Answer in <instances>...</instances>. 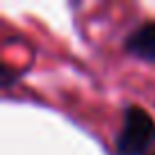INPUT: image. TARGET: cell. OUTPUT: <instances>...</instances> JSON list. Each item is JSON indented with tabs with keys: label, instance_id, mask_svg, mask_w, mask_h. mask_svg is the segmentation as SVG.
Returning a JSON list of instances; mask_svg holds the SVG:
<instances>
[{
	"label": "cell",
	"instance_id": "1",
	"mask_svg": "<svg viewBox=\"0 0 155 155\" xmlns=\"http://www.w3.org/2000/svg\"><path fill=\"white\" fill-rule=\"evenodd\" d=\"M114 146L119 155H146L155 146V119L141 105H128Z\"/></svg>",
	"mask_w": 155,
	"mask_h": 155
},
{
	"label": "cell",
	"instance_id": "2",
	"mask_svg": "<svg viewBox=\"0 0 155 155\" xmlns=\"http://www.w3.org/2000/svg\"><path fill=\"white\" fill-rule=\"evenodd\" d=\"M123 50L135 59L155 64V21H146V23L137 25L123 39Z\"/></svg>",
	"mask_w": 155,
	"mask_h": 155
},
{
	"label": "cell",
	"instance_id": "3",
	"mask_svg": "<svg viewBox=\"0 0 155 155\" xmlns=\"http://www.w3.org/2000/svg\"><path fill=\"white\" fill-rule=\"evenodd\" d=\"M153 155H155V153H153Z\"/></svg>",
	"mask_w": 155,
	"mask_h": 155
}]
</instances>
